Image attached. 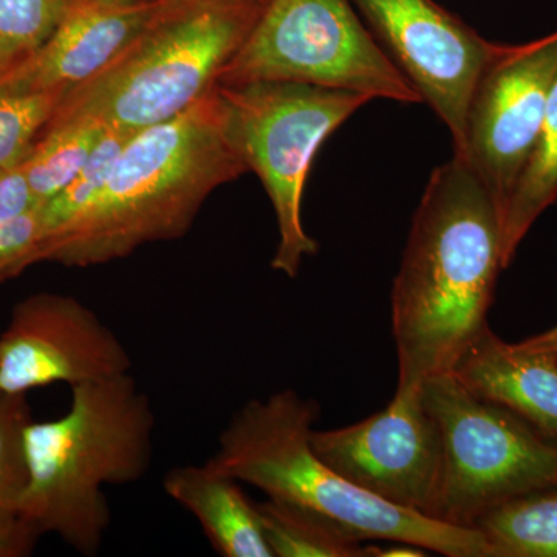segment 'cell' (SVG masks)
Segmentation results:
<instances>
[{"label":"cell","mask_w":557,"mask_h":557,"mask_svg":"<svg viewBox=\"0 0 557 557\" xmlns=\"http://www.w3.org/2000/svg\"><path fill=\"white\" fill-rule=\"evenodd\" d=\"M500 270V208L454 153L429 178L392 287L397 388L454 372L487 327Z\"/></svg>","instance_id":"obj_1"},{"label":"cell","mask_w":557,"mask_h":557,"mask_svg":"<svg viewBox=\"0 0 557 557\" xmlns=\"http://www.w3.org/2000/svg\"><path fill=\"white\" fill-rule=\"evenodd\" d=\"M248 171L215 86L185 112L131 138L97 199L47 236L44 262L89 269L177 240L219 186Z\"/></svg>","instance_id":"obj_2"},{"label":"cell","mask_w":557,"mask_h":557,"mask_svg":"<svg viewBox=\"0 0 557 557\" xmlns=\"http://www.w3.org/2000/svg\"><path fill=\"white\" fill-rule=\"evenodd\" d=\"M153 432L152 403L131 373L72 386L64 416L25 432L30 479L20 511L40 533L97 556L112 523L104 487L148 474Z\"/></svg>","instance_id":"obj_3"},{"label":"cell","mask_w":557,"mask_h":557,"mask_svg":"<svg viewBox=\"0 0 557 557\" xmlns=\"http://www.w3.org/2000/svg\"><path fill=\"white\" fill-rule=\"evenodd\" d=\"M318 417V403L293 388L251 399L231 417L209 460L273 500L325 516L358 541L413 545L448 557H494L475 528L395 507L348 482L311 445Z\"/></svg>","instance_id":"obj_4"},{"label":"cell","mask_w":557,"mask_h":557,"mask_svg":"<svg viewBox=\"0 0 557 557\" xmlns=\"http://www.w3.org/2000/svg\"><path fill=\"white\" fill-rule=\"evenodd\" d=\"M263 5L177 0L119 60L65 91L49 121L94 120L137 134L174 119L215 89Z\"/></svg>","instance_id":"obj_5"},{"label":"cell","mask_w":557,"mask_h":557,"mask_svg":"<svg viewBox=\"0 0 557 557\" xmlns=\"http://www.w3.org/2000/svg\"><path fill=\"white\" fill-rule=\"evenodd\" d=\"M299 83L418 104L423 98L350 0H269L218 86Z\"/></svg>","instance_id":"obj_6"},{"label":"cell","mask_w":557,"mask_h":557,"mask_svg":"<svg viewBox=\"0 0 557 557\" xmlns=\"http://www.w3.org/2000/svg\"><path fill=\"white\" fill-rule=\"evenodd\" d=\"M442 435V478L429 518L474 528L512 498L557 486V448L522 418L469 391L454 373L421 386Z\"/></svg>","instance_id":"obj_7"},{"label":"cell","mask_w":557,"mask_h":557,"mask_svg":"<svg viewBox=\"0 0 557 557\" xmlns=\"http://www.w3.org/2000/svg\"><path fill=\"white\" fill-rule=\"evenodd\" d=\"M249 171L269 194L278 245L271 269L295 278L318 244L300 219L304 186L318 149L344 121L372 101L358 91L299 83L218 86Z\"/></svg>","instance_id":"obj_8"},{"label":"cell","mask_w":557,"mask_h":557,"mask_svg":"<svg viewBox=\"0 0 557 557\" xmlns=\"http://www.w3.org/2000/svg\"><path fill=\"white\" fill-rule=\"evenodd\" d=\"M557 78V32L522 46L497 44L467 112L463 157L500 214L534 145Z\"/></svg>","instance_id":"obj_9"},{"label":"cell","mask_w":557,"mask_h":557,"mask_svg":"<svg viewBox=\"0 0 557 557\" xmlns=\"http://www.w3.org/2000/svg\"><path fill=\"white\" fill-rule=\"evenodd\" d=\"M319 457L373 496L431 516L442 478V435L421 387L397 388L386 409L350 426L317 431Z\"/></svg>","instance_id":"obj_10"},{"label":"cell","mask_w":557,"mask_h":557,"mask_svg":"<svg viewBox=\"0 0 557 557\" xmlns=\"http://www.w3.org/2000/svg\"><path fill=\"white\" fill-rule=\"evenodd\" d=\"M379 42L463 148L472 90L497 44L434 0H354Z\"/></svg>","instance_id":"obj_11"},{"label":"cell","mask_w":557,"mask_h":557,"mask_svg":"<svg viewBox=\"0 0 557 557\" xmlns=\"http://www.w3.org/2000/svg\"><path fill=\"white\" fill-rule=\"evenodd\" d=\"M129 350L86 304L60 293H36L13 307L0 335V394L124 375Z\"/></svg>","instance_id":"obj_12"},{"label":"cell","mask_w":557,"mask_h":557,"mask_svg":"<svg viewBox=\"0 0 557 557\" xmlns=\"http://www.w3.org/2000/svg\"><path fill=\"white\" fill-rule=\"evenodd\" d=\"M177 0H70L42 49L0 81L11 94H65L119 60Z\"/></svg>","instance_id":"obj_13"},{"label":"cell","mask_w":557,"mask_h":557,"mask_svg":"<svg viewBox=\"0 0 557 557\" xmlns=\"http://www.w3.org/2000/svg\"><path fill=\"white\" fill-rule=\"evenodd\" d=\"M453 373L469 391L511 410L557 448V364L552 358L505 343L486 327Z\"/></svg>","instance_id":"obj_14"},{"label":"cell","mask_w":557,"mask_h":557,"mask_svg":"<svg viewBox=\"0 0 557 557\" xmlns=\"http://www.w3.org/2000/svg\"><path fill=\"white\" fill-rule=\"evenodd\" d=\"M163 490L199 520L212 548L223 557H273L255 502L211 460L172 468Z\"/></svg>","instance_id":"obj_15"},{"label":"cell","mask_w":557,"mask_h":557,"mask_svg":"<svg viewBox=\"0 0 557 557\" xmlns=\"http://www.w3.org/2000/svg\"><path fill=\"white\" fill-rule=\"evenodd\" d=\"M557 200V78L549 94L536 145L502 212L504 269L536 220Z\"/></svg>","instance_id":"obj_16"},{"label":"cell","mask_w":557,"mask_h":557,"mask_svg":"<svg viewBox=\"0 0 557 557\" xmlns=\"http://www.w3.org/2000/svg\"><path fill=\"white\" fill-rule=\"evenodd\" d=\"M273 557H366L372 547L338 523L299 505L273 500L256 504Z\"/></svg>","instance_id":"obj_17"},{"label":"cell","mask_w":557,"mask_h":557,"mask_svg":"<svg viewBox=\"0 0 557 557\" xmlns=\"http://www.w3.org/2000/svg\"><path fill=\"white\" fill-rule=\"evenodd\" d=\"M474 528L494 557H557V486L512 498Z\"/></svg>","instance_id":"obj_18"},{"label":"cell","mask_w":557,"mask_h":557,"mask_svg":"<svg viewBox=\"0 0 557 557\" xmlns=\"http://www.w3.org/2000/svg\"><path fill=\"white\" fill-rule=\"evenodd\" d=\"M106 127L94 120L49 121L21 164L33 194L46 203L78 175Z\"/></svg>","instance_id":"obj_19"},{"label":"cell","mask_w":557,"mask_h":557,"mask_svg":"<svg viewBox=\"0 0 557 557\" xmlns=\"http://www.w3.org/2000/svg\"><path fill=\"white\" fill-rule=\"evenodd\" d=\"M70 0H0V81L50 39Z\"/></svg>","instance_id":"obj_20"},{"label":"cell","mask_w":557,"mask_h":557,"mask_svg":"<svg viewBox=\"0 0 557 557\" xmlns=\"http://www.w3.org/2000/svg\"><path fill=\"white\" fill-rule=\"evenodd\" d=\"M134 135L135 132L129 131L106 129L78 175L60 194L40 203L47 236L64 228L97 199L115 168L121 150Z\"/></svg>","instance_id":"obj_21"},{"label":"cell","mask_w":557,"mask_h":557,"mask_svg":"<svg viewBox=\"0 0 557 557\" xmlns=\"http://www.w3.org/2000/svg\"><path fill=\"white\" fill-rule=\"evenodd\" d=\"M64 94H11L0 90V172L21 166L30 156Z\"/></svg>","instance_id":"obj_22"},{"label":"cell","mask_w":557,"mask_h":557,"mask_svg":"<svg viewBox=\"0 0 557 557\" xmlns=\"http://www.w3.org/2000/svg\"><path fill=\"white\" fill-rule=\"evenodd\" d=\"M32 421L27 394H0V511L20 509L27 490L25 432Z\"/></svg>","instance_id":"obj_23"},{"label":"cell","mask_w":557,"mask_h":557,"mask_svg":"<svg viewBox=\"0 0 557 557\" xmlns=\"http://www.w3.org/2000/svg\"><path fill=\"white\" fill-rule=\"evenodd\" d=\"M46 239L40 205L0 225V284L44 262Z\"/></svg>","instance_id":"obj_24"},{"label":"cell","mask_w":557,"mask_h":557,"mask_svg":"<svg viewBox=\"0 0 557 557\" xmlns=\"http://www.w3.org/2000/svg\"><path fill=\"white\" fill-rule=\"evenodd\" d=\"M42 536L38 527L20 509L0 511V557H27Z\"/></svg>","instance_id":"obj_25"},{"label":"cell","mask_w":557,"mask_h":557,"mask_svg":"<svg viewBox=\"0 0 557 557\" xmlns=\"http://www.w3.org/2000/svg\"><path fill=\"white\" fill-rule=\"evenodd\" d=\"M38 205L22 166L0 172V225L20 218Z\"/></svg>","instance_id":"obj_26"},{"label":"cell","mask_w":557,"mask_h":557,"mask_svg":"<svg viewBox=\"0 0 557 557\" xmlns=\"http://www.w3.org/2000/svg\"><path fill=\"white\" fill-rule=\"evenodd\" d=\"M523 350L536 351V354L545 355L552 358L557 364V325L547 330V332L539 333L536 336L516 343Z\"/></svg>","instance_id":"obj_27"},{"label":"cell","mask_w":557,"mask_h":557,"mask_svg":"<svg viewBox=\"0 0 557 557\" xmlns=\"http://www.w3.org/2000/svg\"><path fill=\"white\" fill-rule=\"evenodd\" d=\"M248 2L267 3L269 0H248Z\"/></svg>","instance_id":"obj_28"}]
</instances>
